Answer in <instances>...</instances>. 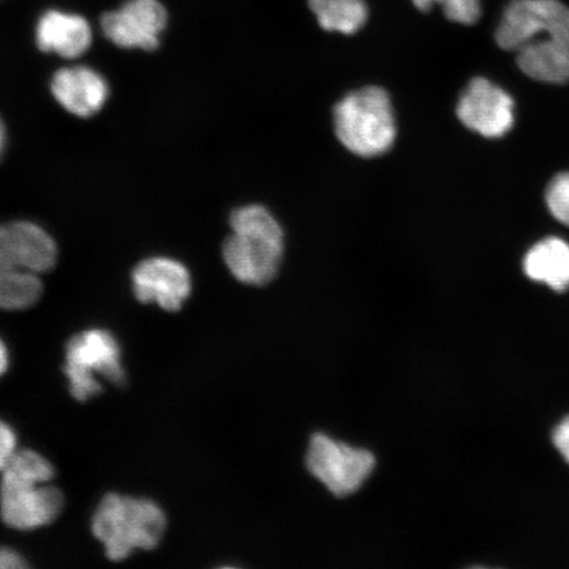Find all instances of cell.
<instances>
[{
  "mask_svg": "<svg viewBox=\"0 0 569 569\" xmlns=\"http://www.w3.org/2000/svg\"><path fill=\"white\" fill-rule=\"evenodd\" d=\"M496 41L517 54L532 80L569 82V7L560 0H513L502 13Z\"/></svg>",
  "mask_w": 569,
  "mask_h": 569,
  "instance_id": "6da1fadb",
  "label": "cell"
},
{
  "mask_svg": "<svg viewBox=\"0 0 569 569\" xmlns=\"http://www.w3.org/2000/svg\"><path fill=\"white\" fill-rule=\"evenodd\" d=\"M54 469L42 455L17 451L2 471L0 517L11 529L31 531L51 525L61 515L63 496L52 486Z\"/></svg>",
  "mask_w": 569,
  "mask_h": 569,
  "instance_id": "7a4b0ae2",
  "label": "cell"
},
{
  "mask_svg": "<svg viewBox=\"0 0 569 569\" xmlns=\"http://www.w3.org/2000/svg\"><path fill=\"white\" fill-rule=\"evenodd\" d=\"M231 234L223 246V259L241 283L264 287L272 281L282 261L284 238L279 220L260 204L234 210Z\"/></svg>",
  "mask_w": 569,
  "mask_h": 569,
  "instance_id": "3957f363",
  "label": "cell"
},
{
  "mask_svg": "<svg viewBox=\"0 0 569 569\" xmlns=\"http://www.w3.org/2000/svg\"><path fill=\"white\" fill-rule=\"evenodd\" d=\"M91 530L104 547L107 558L122 561L138 550H153L167 530V517L147 498L111 493L99 502Z\"/></svg>",
  "mask_w": 569,
  "mask_h": 569,
  "instance_id": "277c9868",
  "label": "cell"
},
{
  "mask_svg": "<svg viewBox=\"0 0 569 569\" xmlns=\"http://www.w3.org/2000/svg\"><path fill=\"white\" fill-rule=\"evenodd\" d=\"M338 140L359 158L373 159L395 146L397 123L388 92L367 87L347 94L333 109Z\"/></svg>",
  "mask_w": 569,
  "mask_h": 569,
  "instance_id": "5b68a950",
  "label": "cell"
},
{
  "mask_svg": "<svg viewBox=\"0 0 569 569\" xmlns=\"http://www.w3.org/2000/svg\"><path fill=\"white\" fill-rule=\"evenodd\" d=\"M63 373L68 377L70 393L77 401L87 402L101 395V379L113 386H124L126 372L122 351L116 337L102 329L77 333L67 346Z\"/></svg>",
  "mask_w": 569,
  "mask_h": 569,
  "instance_id": "8992f818",
  "label": "cell"
},
{
  "mask_svg": "<svg viewBox=\"0 0 569 569\" xmlns=\"http://www.w3.org/2000/svg\"><path fill=\"white\" fill-rule=\"evenodd\" d=\"M376 462L375 455L366 448L339 442L322 432L311 437L306 455L309 472L337 497L358 492L371 478Z\"/></svg>",
  "mask_w": 569,
  "mask_h": 569,
  "instance_id": "52a82bcc",
  "label": "cell"
},
{
  "mask_svg": "<svg viewBox=\"0 0 569 569\" xmlns=\"http://www.w3.org/2000/svg\"><path fill=\"white\" fill-rule=\"evenodd\" d=\"M457 116L462 124L483 138L505 137L515 126V101L487 78H473L461 92Z\"/></svg>",
  "mask_w": 569,
  "mask_h": 569,
  "instance_id": "ba28073f",
  "label": "cell"
},
{
  "mask_svg": "<svg viewBox=\"0 0 569 569\" xmlns=\"http://www.w3.org/2000/svg\"><path fill=\"white\" fill-rule=\"evenodd\" d=\"M168 13L159 0H128L119 10L106 13L102 31L113 44L154 51L166 30Z\"/></svg>",
  "mask_w": 569,
  "mask_h": 569,
  "instance_id": "9c48e42d",
  "label": "cell"
},
{
  "mask_svg": "<svg viewBox=\"0 0 569 569\" xmlns=\"http://www.w3.org/2000/svg\"><path fill=\"white\" fill-rule=\"evenodd\" d=\"M132 289L140 302L174 312L181 310L191 293V276L180 261L151 258L133 269Z\"/></svg>",
  "mask_w": 569,
  "mask_h": 569,
  "instance_id": "30bf717a",
  "label": "cell"
},
{
  "mask_svg": "<svg viewBox=\"0 0 569 569\" xmlns=\"http://www.w3.org/2000/svg\"><path fill=\"white\" fill-rule=\"evenodd\" d=\"M56 241L32 222H9L0 226V268L26 270L42 274L57 262Z\"/></svg>",
  "mask_w": 569,
  "mask_h": 569,
  "instance_id": "8fae6325",
  "label": "cell"
},
{
  "mask_svg": "<svg viewBox=\"0 0 569 569\" xmlns=\"http://www.w3.org/2000/svg\"><path fill=\"white\" fill-rule=\"evenodd\" d=\"M51 90L63 109L83 119L97 116L110 94L104 77L94 69L81 66L56 71Z\"/></svg>",
  "mask_w": 569,
  "mask_h": 569,
  "instance_id": "7c38bea8",
  "label": "cell"
},
{
  "mask_svg": "<svg viewBox=\"0 0 569 569\" xmlns=\"http://www.w3.org/2000/svg\"><path fill=\"white\" fill-rule=\"evenodd\" d=\"M92 33L88 20L61 11H48L36 28V42L40 51L74 60L87 53Z\"/></svg>",
  "mask_w": 569,
  "mask_h": 569,
  "instance_id": "4fadbf2b",
  "label": "cell"
},
{
  "mask_svg": "<svg viewBox=\"0 0 569 569\" xmlns=\"http://www.w3.org/2000/svg\"><path fill=\"white\" fill-rule=\"evenodd\" d=\"M523 270L530 280L545 283L555 291L569 289V244L559 238H547L525 256Z\"/></svg>",
  "mask_w": 569,
  "mask_h": 569,
  "instance_id": "5bb4252c",
  "label": "cell"
},
{
  "mask_svg": "<svg viewBox=\"0 0 569 569\" xmlns=\"http://www.w3.org/2000/svg\"><path fill=\"white\" fill-rule=\"evenodd\" d=\"M320 27L327 32L353 34L366 26V0H308Z\"/></svg>",
  "mask_w": 569,
  "mask_h": 569,
  "instance_id": "9a60e30c",
  "label": "cell"
},
{
  "mask_svg": "<svg viewBox=\"0 0 569 569\" xmlns=\"http://www.w3.org/2000/svg\"><path fill=\"white\" fill-rule=\"evenodd\" d=\"M42 290L40 274L0 268V310L30 309L40 301Z\"/></svg>",
  "mask_w": 569,
  "mask_h": 569,
  "instance_id": "2e32d148",
  "label": "cell"
},
{
  "mask_svg": "<svg viewBox=\"0 0 569 569\" xmlns=\"http://www.w3.org/2000/svg\"><path fill=\"white\" fill-rule=\"evenodd\" d=\"M419 11H430L433 7H442L445 16L453 23L472 26L481 16L480 0H411Z\"/></svg>",
  "mask_w": 569,
  "mask_h": 569,
  "instance_id": "e0dca14e",
  "label": "cell"
},
{
  "mask_svg": "<svg viewBox=\"0 0 569 569\" xmlns=\"http://www.w3.org/2000/svg\"><path fill=\"white\" fill-rule=\"evenodd\" d=\"M546 203L552 217L569 227V172L552 178L547 187Z\"/></svg>",
  "mask_w": 569,
  "mask_h": 569,
  "instance_id": "ac0fdd59",
  "label": "cell"
},
{
  "mask_svg": "<svg viewBox=\"0 0 569 569\" xmlns=\"http://www.w3.org/2000/svg\"><path fill=\"white\" fill-rule=\"evenodd\" d=\"M17 436L9 425L0 419V472L17 452Z\"/></svg>",
  "mask_w": 569,
  "mask_h": 569,
  "instance_id": "d6986e66",
  "label": "cell"
},
{
  "mask_svg": "<svg viewBox=\"0 0 569 569\" xmlns=\"http://www.w3.org/2000/svg\"><path fill=\"white\" fill-rule=\"evenodd\" d=\"M553 445L569 465V417L561 421L552 436Z\"/></svg>",
  "mask_w": 569,
  "mask_h": 569,
  "instance_id": "ffe728a7",
  "label": "cell"
},
{
  "mask_svg": "<svg viewBox=\"0 0 569 569\" xmlns=\"http://www.w3.org/2000/svg\"><path fill=\"white\" fill-rule=\"evenodd\" d=\"M28 565L23 557L12 549L0 547V569H23Z\"/></svg>",
  "mask_w": 569,
  "mask_h": 569,
  "instance_id": "44dd1931",
  "label": "cell"
},
{
  "mask_svg": "<svg viewBox=\"0 0 569 569\" xmlns=\"http://www.w3.org/2000/svg\"><path fill=\"white\" fill-rule=\"evenodd\" d=\"M7 369H9V352H7L3 340L0 339V376H2Z\"/></svg>",
  "mask_w": 569,
  "mask_h": 569,
  "instance_id": "7402d4cb",
  "label": "cell"
},
{
  "mask_svg": "<svg viewBox=\"0 0 569 569\" xmlns=\"http://www.w3.org/2000/svg\"><path fill=\"white\" fill-rule=\"evenodd\" d=\"M7 146V131L2 118H0V161L3 159V154Z\"/></svg>",
  "mask_w": 569,
  "mask_h": 569,
  "instance_id": "603a6c76",
  "label": "cell"
}]
</instances>
